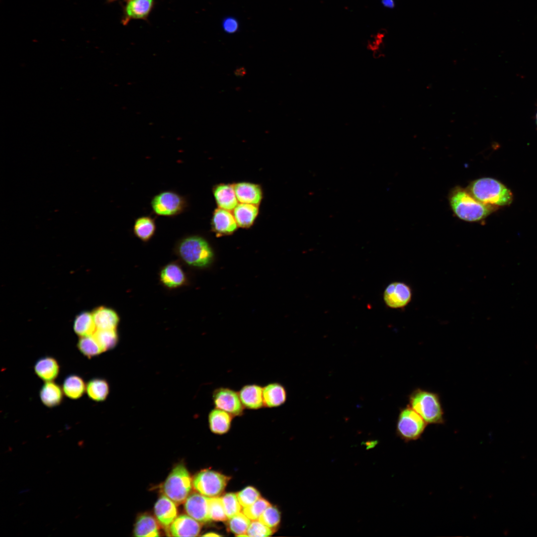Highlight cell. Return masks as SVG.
<instances>
[{"label":"cell","mask_w":537,"mask_h":537,"mask_svg":"<svg viewBox=\"0 0 537 537\" xmlns=\"http://www.w3.org/2000/svg\"><path fill=\"white\" fill-rule=\"evenodd\" d=\"M117 0H106V1L107 3H112V2H113L114 1H117Z\"/></svg>","instance_id":"cell-43"},{"label":"cell","mask_w":537,"mask_h":537,"mask_svg":"<svg viewBox=\"0 0 537 537\" xmlns=\"http://www.w3.org/2000/svg\"><path fill=\"white\" fill-rule=\"evenodd\" d=\"M151 206L155 214L172 217L185 211L188 202L184 196L175 191L167 190L154 195L151 201Z\"/></svg>","instance_id":"cell-7"},{"label":"cell","mask_w":537,"mask_h":537,"mask_svg":"<svg viewBox=\"0 0 537 537\" xmlns=\"http://www.w3.org/2000/svg\"><path fill=\"white\" fill-rule=\"evenodd\" d=\"M134 534L136 537H159V527L156 520L149 515H142L135 524Z\"/></svg>","instance_id":"cell-27"},{"label":"cell","mask_w":537,"mask_h":537,"mask_svg":"<svg viewBox=\"0 0 537 537\" xmlns=\"http://www.w3.org/2000/svg\"><path fill=\"white\" fill-rule=\"evenodd\" d=\"M269 505V503L267 500L260 497L251 505L243 508L242 512L251 520H258Z\"/></svg>","instance_id":"cell-37"},{"label":"cell","mask_w":537,"mask_h":537,"mask_svg":"<svg viewBox=\"0 0 537 537\" xmlns=\"http://www.w3.org/2000/svg\"><path fill=\"white\" fill-rule=\"evenodd\" d=\"M409 405L427 424L445 423L444 412L438 393L417 388L409 395Z\"/></svg>","instance_id":"cell-3"},{"label":"cell","mask_w":537,"mask_h":537,"mask_svg":"<svg viewBox=\"0 0 537 537\" xmlns=\"http://www.w3.org/2000/svg\"><path fill=\"white\" fill-rule=\"evenodd\" d=\"M121 23L126 25L133 19L147 20L155 5V0H125Z\"/></svg>","instance_id":"cell-11"},{"label":"cell","mask_w":537,"mask_h":537,"mask_svg":"<svg viewBox=\"0 0 537 537\" xmlns=\"http://www.w3.org/2000/svg\"><path fill=\"white\" fill-rule=\"evenodd\" d=\"M413 292L411 287L406 283L394 281L389 283L383 293V301L391 309H402L411 301Z\"/></svg>","instance_id":"cell-10"},{"label":"cell","mask_w":537,"mask_h":537,"mask_svg":"<svg viewBox=\"0 0 537 537\" xmlns=\"http://www.w3.org/2000/svg\"><path fill=\"white\" fill-rule=\"evenodd\" d=\"M77 347L79 351L89 358L97 356L103 352L93 335L80 337Z\"/></svg>","instance_id":"cell-31"},{"label":"cell","mask_w":537,"mask_h":537,"mask_svg":"<svg viewBox=\"0 0 537 537\" xmlns=\"http://www.w3.org/2000/svg\"><path fill=\"white\" fill-rule=\"evenodd\" d=\"M156 228L155 219L149 215H143L135 219L133 226V232L137 238L144 242H147L154 236Z\"/></svg>","instance_id":"cell-25"},{"label":"cell","mask_w":537,"mask_h":537,"mask_svg":"<svg viewBox=\"0 0 537 537\" xmlns=\"http://www.w3.org/2000/svg\"><path fill=\"white\" fill-rule=\"evenodd\" d=\"M175 503L165 495L161 496L154 506V513L158 522L164 527L169 528L177 517L178 511Z\"/></svg>","instance_id":"cell-16"},{"label":"cell","mask_w":537,"mask_h":537,"mask_svg":"<svg viewBox=\"0 0 537 537\" xmlns=\"http://www.w3.org/2000/svg\"><path fill=\"white\" fill-rule=\"evenodd\" d=\"M234 417L224 410L214 408L210 411L208 417L210 431L218 435L227 433L230 429Z\"/></svg>","instance_id":"cell-21"},{"label":"cell","mask_w":537,"mask_h":537,"mask_svg":"<svg viewBox=\"0 0 537 537\" xmlns=\"http://www.w3.org/2000/svg\"><path fill=\"white\" fill-rule=\"evenodd\" d=\"M214 408L224 410L234 417L242 416L245 408L241 401L238 392L228 387H220L212 393Z\"/></svg>","instance_id":"cell-9"},{"label":"cell","mask_w":537,"mask_h":537,"mask_svg":"<svg viewBox=\"0 0 537 537\" xmlns=\"http://www.w3.org/2000/svg\"><path fill=\"white\" fill-rule=\"evenodd\" d=\"M209 512L211 520L225 521L228 519L221 497H209Z\"/></svg>","instance_id":"cell-34"},{"label":"cell","mask_w":537,"mask_h":537,"mask_svg":"<svg viewBox=\"0 0 537 537\" xmlns=\"http://www.w3.org/2000/svg\"><path fill=\"white\" fill-rule=\"evenodd\" d=\"M245 409L256 410L264 407L263 387L257 384L244 385L238 391Z\"/></svg>","instance_id":"cell-15"},{"label":"cell","mask_w":537,"mask_h":537,"mask_svg":"<svg viewBox=\"0 0 537 537\" xmlns=\"http://www.w3.org/2000/svg\"><path fill=\"white\" fill-rule=\"evenodd\" d=\"M221 498L228 519L232 518L241 512L242 506L239 502L236 494L228 493Z\"/></svg>","instance_id":"cell-35"},{"label":"cell","mask_w":537,"mask_h":537,"mask_svg":"<svg viewBox=\"0 0 537 537\" xmlns=\"http://www.w3.org/2000/svg\"><path fill=\"white\" fill-rule=\"evenodd\" d=\"M173 537H196L198 536L201 526L197 521L186 515L177 517L169 527Z\"/></svg>","instance_id":"cell-14"},{"label":"cell","mask_w":537,"mask_h":537,"mask_svg":"<svg viewBox=\"0 0 537 537\" xmlns=\"http://www.w3.org/2000/svg\"><path fill=\"white\" fill-rule=\"evenodd\" d=\"M481 202L497 207L509 205L513 197L511 190L499 181L483 178L472 181L466 188Z\"/></svg>","instance_id":"cell-2"},{"label":"cell","mask_w":537,"mask_h":537,"mask_svg":"<svg viewBox=\"0 0 537 537\" xmlns=\"http://www.w3.org/2000/svg\"></svg>","instance_id":"cell-44"},{"label":"cell","mask_w":537,"mask_h":537,"mask_svg":"<svg viewBox=\"0 0 537 537\" xmlns=\"http://www.w3.org/2000/svg\"><path fill=\"white\" fill-rule=\"evenodd\" d=\"M228 528L237 536H248L247 532L251 523L250 519L243 512H240L229 519Z\"/></svg>","instance_id":"cell-33"},{"label":"cell","mask_w":537,"mask_h":537,"mask_svg":"<svg viewBox=\"0 0 537 537\" xmlns=\"http://www.w3.org/2000/svg\"><path fill=\"white\" fill-rule=\"evenodd\" d=\"M86 391L88 397L92 400L96 402L103 401L106 399L109 392L108 383L103 378L91 379L86 385Z\"/></svg>","instance_id":"cell-29"},{"label":"cell","mask_w":537,"mask_h":537,"mask_svg":"<svg viewBox=\"0 0 537 537\" xmlns=\"http://www.w3.org/2000/svg\"><path fill=\"white\" fill-rule=\"evenodd\" d=\"M203 536L206 537H218L220 536L219 535L214 533H208L203 535Z\"/></svg>","instance_id":"cell-42"},{"label":"cell","mask_w":537,"mask_h":537,"mask_svg":"<svg viewBox=\"0 0 537 537\" xmlns=\"http://www.w3.org/2000/svg\"><path fill=\"white\" fill-rule=\"evenodd\" d=\"M233 211L238 226L242 228H249L254 224L259 210L258 205L240 203Z\"/></svg>","instance_id":"cell-24"},{"label":"cell","mask_w":537,"mask_h":537,"mask_svg":"<svg viewBox=\"0 0 537 537\" xmlns=\"http://www.w3.org/2000/svg\"><path fill=\"white\" fill-rule=\"evenodd\" d=\"M92 335L103 352L114 348L118 341L116 329H96Z\"/></svg>","instance_id":"cell-32"},{"label":"cell","mask_w":537,"mask_h":537,"mask_svg":"<svg viewBox=\"0 0 537 537\" xmlns=\"http://www.w3.org/2000/svg\"><path fill=\"white\" fill-rule=\"evenodd\" d=\"M382 4L385 7L392 8L394 7V0H381Z\"/></svg>","instance_id":"cell-41"},{"label":"cell","mask_w":537,"mask_h":537,"mask_svg":"<svg viewBox=\"0 0 537 537\" xmlns=\"http://www.w3.org/2000/svg\"><path fill=\"white\" fill-rule=\"evenodd\" d=\"M229 477L218 472L206 469L197 473L192 480L193 488L209 497H217L224 490Z\"/></svg>","instance_id":"cell-8"},{"label":"cell","mask_w":537,"mask_h":537,"mask_svg":"<svg viewBox=\"0 0 537 537\" xmlns=\"http://www.w3.org/2000/svg\"><path fill=\"white\" fill-rule=\"evenodd\" d=\"M236 494L243 508L251 505L261 497L260 492L252 486L246 487Z\"/></svg>","instance_id":"cell-38"},{"label":"cell","mask_w":537,"mask_h":537,"mask_svg":"<svg viewBox=\"0 0 537 537\" xmlns=\"http://www.w3.org/2000/svg\"><path fill=\"white\" fill-rule=\"evenodd\" d=\"M192 481L185 466L179 464L176 466L168 476L162 486L165 495L175 503H184L189 495Z\"/></svg>","instance_id":"cell-5"},{"label":"cell","mask_w":537,"mask_h":537,"mask_svg":"<svg viewBox=\"0 0 537 537\" xmlns=\"http://www.w3.org/2000/svg\"><path fill=\"white\" fill-rule=\"evenodd\" d=\"M73 328L80 337L92 335L96 330L91 313L83 312L75 319Z\"/></svg>","instance_id":"cell-30"},{"label":"cell","mask_w":537,"mask_h":537,"mask_svg":"<svg viewBox=\"0 0 537 537\" xmlns=\"http://www.w3.org/2000/svg\"><path fill=\"white\" fill-rule=\"evenodd\" d=\"M211 226L218 235H229L236 230L238 224L231 211L218 207L213 213Z\"/></svg>","instance_id":"cell-13"},{"label":"cell","mask_w":537,"mask_h":537,"mask_svg":"<svg viewBox=\"0 0 537 537\" xmlns=\"http://www.w3.org/2000/svg\"><path fill=\"white\" fill-rule=\"evenodd\" d=\"M209 497L199 493L189 495L184 502V510L188 515L199 523L211 521L209 512Z\"/></svg>","instance_id":"cell-12"},{"label":"cell","mask_w":537,"mask_h":537,"mask_svg":"<svg viewBox=\"0 0 537 537\" xmlns=\"http://www.w3.org/2000/svg\"><path fill=\"white\" fill-rule=\"evenodd\" d=\"M223 26L227 32L233 33L237 30L238 24L234 19L227 18L223 22Z\"/></svg>","instance_id":"cell-40"},{"label":"cell","mask_w":537,"mask_h":537,"mask_svg":"<svg viewBox=\"0 0 537 537\" xmlns=\"http://www.w3.org/2000/svg\"><path fill=\"white\" fill-rule=\"evenodd\" d=\"M91 314L96 329H116L119 322L117 313L108 307H98Z\"/></svg>","instance_id":"cell-22"},{"label":"cell","mask_w":537,"mask_h":537,"mask_svg":"<svg viewBox=\"0 0 537 537\" xmlns=\"http://www.w3.org/2000/svg\"><path fill=\"white\" fill-rule=\"evenodd\" d=\"M428 424L409 405L402 408L397 424L396 434L405 442L416 441L424 433Z\"/></svg>","instance_id":"cell-6"},{"label":"cell","mask_w":537,"mask_h":537,"mask_svg":"<svg viewBox=\"0 0 537 537\" xmlns=\"http://www.w3.org/2000/svg\"><path fill=\"white\" fill-rule=\"evenodd\" d=\"M264 407L269 408L279 407L287 400V392L284 386L278 382L268 383L263 387Z\"/></svg>","instance_id":"cell-20"},{"label":"cell","mask_w":537,"mask_h":537,"mask_svg":"<svg viewBox=\"0 0 537 537\" xmlns=\"http://www.w3.org/2000/svg\"><path fill=\"white\" fill-rule=\"evenodd\" d=\"M163 285L169 288L182 286L186 282V275L182 268L177 263H171L164 266L160 273Z\"/></svg>","instance_id":"cell-18"},{"label":"cell","mask_w":537,"mask_h":537,"mask_svg":"<svg viewBox=\"0 0 537 537\" xmlns=\"http://www.w3.org/2000/svg\"><path fill=\"white\" fill-rule=\"evenodd\" d=\"M238 202L258 205L263 199L261 187L258 184L240 182L233 184Z\"/></svg>","instance_id":"cell-17"},{"label":"cell","mask_w":537,"mask_h":537,"mask_svg":"<svg viewBox=\"0 0 537 537\" xmlns=\"http://www.w3.org/2000/svg\"><path fill=\"white\" fill-rule=\"evenodd\" d=\"M258 520L266 526L274 530L280 523V512L276 507L270 505L266 509Z\"/></svg>","instance_id":"cell-36"},{"label":"cell","mask_w":537,"mask_h":537,"mask_svg":"<svg viewBox=\"0 0 537 537\" xmlns=\"http://www.w3.org/2000/svg\"><path fill=\"white\" fill-rule=\"evenodd\" d=\"M450 207L459 219L467 222H476L485 218L497 207L481 202L467 189L455 187L449 195Z\"/></svg>","instance_id":"cell-1"},{"label":"cell","mask_w":537,"mask_h":537,"mask_svg":"<svg viewBox=\"0 0 537 537\" xmlns=\"http://www.w3.org/2000/svg\"><path fill=\"white\" fill-rule=\"evenodd\" d=\"M34 370L36 374L44 381H51L58 376L60 365L57 360L52 357H44L36 362Z\"/></svg>","instance_id":"cell-23"},{"label":"cell","mask_w":537,"mask_h":537,"mask_svg":"<svg viewBox=\"0 0 537 537\" xmlns=\"http://www.w3.org/2000/svg\"><path fill=\"white\" fill-rule=\"evenodd\" d=\"M40 398L46 407H55L59 405L63 401L62 389L56 383L51 381H46L40 390Z\"/></svg>","instance_id":"cell-26"},{"label":"cell","mask_w":537,"mask_h":537,"mask_svg":"<svg viewBox=\"0 0 537 537\" xmlns=\"http://www.w3.org/2000/svg\"><path fill=\"white\" fill-rule=\"evenodd\" d=\"M213 194L219 208L231 211L238 204L233 184H217L213 187Z\"/></svg>","instance_id":"cell-19"},{"label":"cell","mask_w":537,"mask_h":537,"mask_svg":"<svg viewBox=\"0 0 537 537\" xmlns=\"http://www.w3.org/2000/svg\"><path fill=\"white\" fill-rule=\"evenodd\" d=\"M176 251L188 266L203 268L211 262L213 253L206 240L196 235L186 236L179 241Z\"/></svg>","instance_id":"cell-4"},{"label":"cell","mask_w":537,"mask_h":537,"mask_svg":"<svg viewBox=\"0 0 537 537\" xmlns=\"http://www.w3.org/2000/svg\"><path fill=\"white\" fill-rule=\"evenodd\" d=\"M86 390L83 379L76 374L67 376L63 383V391L65 395L72 399L81 398Z\"/></svg>","instance_id":"cell-28"},{"label":"cell","mask_w":537,"mask_h":537,"mask_svg":"<svg viewBox=\"0 0 537 537\" xmlns=\"http://www.w3.org/2000/svg\"><path fill=\"white\" fill-rule=\"evenodd\" d=\"M273 533V530L266 526L259 520H252L247 532L249 537H268Z\"/></svg>","instance_id":"cell-39"}]
</instances>
